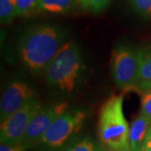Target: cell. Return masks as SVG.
I'll list each match as a JSON object with an SVG mask.
<instances>
[{"label": "cell", "instance_id": "obj_15", "mask_svg": "<svg viewBox=\"0 0 151 151\" xmlns=\"http://www.w3.org/2000/svg\"><path fill=\"white\" fill-rule=\"evenodd\" d=\"M65 151H99V149L92 139L83 138L71 144Z\"/></svg>", "mask_w": 151, "mask_h": 151}, {"label": "cell", "instance_id": "obj_10", "mask_svg": "<svg viewBox=\"0 0 151 151\" xmlns=\"http://www.w3.org/2000/svg\"><path fill=\"white\" fill-rule=\"evenodd\" d=\"M139 58V78L137 90L151 89V47L137 49Z\"/></svg>", "mask_w": 151, "mask_h": 151}, {"label": "cell", "instance_id": "obj_2", "mask_svg": "<svg viewBox=\"0 0 151 151\" xmlns=\"http://www.w3.org/2000/svg\"><path fill=\"white\" fill-rule=\"evenodd\" d=\"M82 70L80 49L74 41L65 43L45 69V79L50 86L64 92L77 86Z\"/></svg>", "mask_w": 151, "mask_h": 151}, {"label": "cell", "instance_id": "obj_6", "mask_svg": "<svg viewBox=\"0 0 151 151\" xmlns=\"http://www.w3.org/2000/svg\"><path fill=\"white\" fill-rule=\"evenodd\" d=\"M41 104L37 98L1 121L0 139L2 143L18 145L23 143L28 127L34 116L40 110Z\"/></svg>", "mask_w": 151, "mask_h": 151}, {"label": "cell", "instance_id": "obj_14", "mask_svg": "<svg viewBox=\"0 0 151 151\" xmlns=\"http://www.w3.org/2000/svg\"><path fill=\"white\" fill-rule=\"evenodd\" d=\"M132 9L145 19H151V0H128Z\"/></svg>", "mask_w": 151, "mask_h": 151}, {"label": "cell", "instance_id": "obj_11", "mask_svg": "<svg viewBox=\"0 0 151 151\" xmlns=\"http://www.w3.org/2000/svg\"><path fill=\"white\" fill-rule=\"evenodd\" d=\"M80 4V0H40L39 10L50 14H67Z\"/></svg>", "mask_w": 151, "mask_h": 151}, {"label": "cell", "instance_id": "obj_9", "mask_svg": "<svg viewBox=\"0 0 151 151\" xmlns=\"http://www.w3.org/2000/svg\"><path fill=\"white\" fill-rule=\"evenodd\" d=\"M151 130V122L139 114L132 122L129 127V142L130 149L133 151H140L142 146L148 139Z\"/></svg>", "mask_w": 151, "mask_h": 151}, {"label": "cell", "instance_id": "obj_18", "mask_svg": "<svg viewBox=\"0 0 151 151\" xmlns=\"http://www.w3.org/2000/svg\"><path fill=\"white\" fill-rule=\"evenodd\" d=\"M29 145L24 143H20L18 145H10L7 143H2L0 145V151H23L27 149Z\"/></svg>", "mask_w": 151, "mask_h": 151}, {"label": "cell", "instance_id": "obj_1", "mask_svg": "<svg viewBox=\"0 0 151 151\" xmlns=\"http://www.w3.org/2000/svg\"><path fill=\"white\" fill-rule=\"evenodd\" d=\"M67 30L53 24L30 28L22 35L19 54L23 64L33 73L44 70L65 44Z\"/></svg>", "mask_w": 151, "mask_h": 151}, {"label": "cell", "instance_id": "obj_17", "mask_svg": "<svg viewBox=\"0 0 151 151\" xmlns=\"http://www.w3.org/2000/svg\"><path fill=\"white\" fill-rule=\"evenodd\" d=\"M151 122V89L141 92V112Z\"/></svg>", "mask_w": 151, "mask_h": 151}, {"label": "cell", "instance_id": "obj_20", "mask_svg": "<svg viewBox=\"0 0 151 151\" xmlns=\"http://www.w3.org/2000/svg\"><path fill=\"white\" fill-rule=\"evenodd\" d=\"M108 151H133L130 148L127 149H119V150H108Z\"/></svg>", "mask_w": 151, "mask_h": 151}, {"label": "cell", "instance_id": "obj_7", "mask_svg": "<svg viewBox=\"0 0 151 151\" xmlns=\"http://www.w3.org/2000/svg\"><path fill=\"white\" fill-rule=\"evenodd\" d=\"M37 98L35 91L26 82L20 80L11 81L3 92L0 102L1 121Z\"/></svg>", "mask_w": 151, "mask_h": 151}, {"label": "cell", "instance_id": "obj_19", "mask_svg": "<svg viewBox=\"0 0 151 151\" xmlns=\"http://www.w3.org/2000/svg\"><path fill=\"white\" fill-rule=\"evenodd\" d=\"M140 151H151V137L148 138L144 145L142 146Z\"/></svg>", "mask_w": 151, "mask_h": 151}, {"label": "cell", "instance_id": "obj_16", "mask_svg": "<svg viewBox=\"0 0 151 151\" xmlns=\"http://www.w3.org/2000/svg\"><path fill=\"white\" fill-rule=\"evenodd\" d=\"M109 2L110 0H80V4L86 10L98 13L103 10Z\"/></svg>", "mask_w": 151, "mask_h": 151}, {"label": "cell", "instance_id": "obj_3", "mask_svg": "<svg viewBox=\"0 0 151 151\" xmlns=\"http://www.w3.org/2000/svg\"><path fill=\"white\" fill-rule=\"evenodd\" d=\"M123 96H113L106 101L99 113L98 137L108 150L130 148L129 126L123 109Z\"/></svg>", "mask_w": 151, "mask_h": 151}, {"label": "cell", "instance_id": "obj_4", "mask_svg": "<svg viewBox=\"0 0 151 151\" xmlns=\"http://www.w3.org/2000/svg\"><path fill=\"white\" fill-rule=\"evenodd\" d=\"M111 70L114 81L120 89L137 90L139 78L137 49L126 43L117 45L112 53Z\"/></svg>", "mask_w": 151, "mask_h": 151}, {"label": "cell", "instance_id": "obj_12", "mask_svg": "<svg viewBox=\"0 0 151 151\" xmlns=\"http://www.w3.org/2000/svg\"><path fill=\"white\" fill-rule=\"evenodd\" d=\"M40 0H14L17 16H26L39 10Z\"/></svg>", "mask_w": 151, "mask_h": 151}, {"label": "cell", "instance_id": "obj_8", "mask_svg": "<svg viewBox=\"0 0 151 151\" xmlns=\"http://www.w3.org/2000/svg\"><path fill=\"white\" fill-rule=\"evenodd\" d=\"M67 109L68 106L65 103H55L40 108L29 125L23 143L29 146L32 143L40 141L41 137L55 119Z\"/></svg>", "mask_w": 151, "mask_h": 151}, {"label": "cell", "instance_id": "obj_21", "mask_svg": "<svg viewBox=\"0 0 151 151\" xmlns=\"http://www.w3.org/2000/svg\"><path fill=\"white\" fill-rule=\"evenodd\" d=\"M151 137V130H150V136H149V138H150Z\"/></svg>", "mask_w": 151, "mask_h": 151}, {"label": "cell", "instance_id": "obj_5", "mask_svg": "<svg viewBox=\"0 0 151 151\" xmlns=\"http://www.w3.org/2000/svg\"><path fill=\"white\" fill-rule=\"evenodd\" d=\"M86 118V113L84 110L68 108L53 121L41 137L40 142L51 148L61 146L81 129Z\"/></svg>", "mask_w": 151, "mask_h": 151}, {"label": "cell", "instance_id": "obj_13", "mask_svg": "<svg viewBox=\"0 0 151 151\" xmlns=\"http://www.w3.org/2000/svg\"><path fill=\"white\" fill-rule=\"evenodd\" d=\"M14 0H0V19L3 24H9L16 17Z\"/></svg>", "mask_w": 151, "mask_h": 151}]
</instances>
